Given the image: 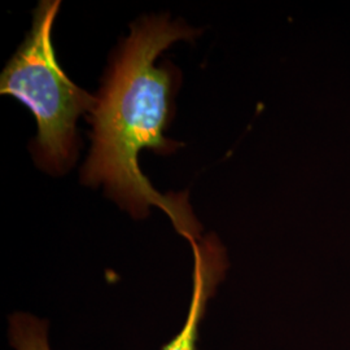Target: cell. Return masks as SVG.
I'll return each instance as SVG.
<instances>
[{"label": "cell", "mask_w": 350, "mask_h": 350, "mask_svg": "<svg viewBox=\"0 0 350 350\" xmlns=\"http://www.w3.org/2000/svg\"><path fill=\"white\" fill-rule=\"evenodd\" d=\"M198 34L200 30L170 23L166 16L144 17L131 27L91 112L92 150L82 173L83 183L104 185L113 200L134 217L147 215L150 206L163 209L188 241L201 240V226L187 193H159L142 174L138 156L143 150L173 153L182 146L163 137L173 118L179 77L174 66H156L154 62L176 40Z\"/></svg>", "instance_id": "1"}, {"label": "cell", "mask_w": 350, "mask_h": 350, "mask_svg": "<svg viewBox=\"0 0 350 350\" xmlns=\"http://www.w3.org/2000/svg\"><path fill=\"white\" fill-rule=\"evenodd\" d=\"M59 10V0L39 3L31 30L0 79L1 94L24 103L37 120L34 152L38 163L57 173L75 160L78 117L92 112L96 105V98L75 86L56 60L51 31Z\"/></svg>", "instance_id": "2"}, {"label": "cell", "mask_w": 350, "mask_h": 350, "mask_svg": "<svg viewBox=\"0 0 350 350\" xmlns=\"http://www.w3.org/2000/svg\"><path fill=\"white\" fill-rule=\"evenodd\" d=\"M193 250V293L186 325L163 350H196L199 325L206 310V304L225 276L228 266L225 248L214 235L189 241Z\"/></svg>", "instance_id": "3"}, {"label": "cell", "mask_w": 350, "mask_h": 350, "mask_svg": "<svg viewBox=\"0 0 350 350\" xmlns=\"http://www.w3.org/2000/svg\"><path fill=\"white\" fill-rule=\"evenodd\" d=\"M46 321L25 313L10 318V342L16 350H51Z\"/></svg>", "instance_id": "4"}]
</instances>
